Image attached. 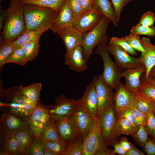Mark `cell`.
Returning a JSON list of instances; mask_svg holds the SVG:
<instances>
[{
    "mask_svg": "<svg viewBox=\"0 0 155 155\" xmlns=\"http://www.w3.org/2000/svg\"><path fill=\"white\" fill-rule=\"evenodd\" d=\"M24 4L18 0H11L9 6L4 10L5 22L2 32V41L12 42L26 31L24 17Z\"/></svg>",
    "mask_w": 155,
    "mask_h": 155,
    "instance_id": "obj_1",
    "label": "cell"
},
{
    "mask_svg": "<svg viewBox=\"0 0 155 155\" xmlns=\"http://www.w3.org/2000/svg\"><path fill=\"white\" fill-rule=\"evenodd\" d=\"M1 97L3 101L0 106L4 113L16 114L28 122L29 118L36 105L22 93L19 87L3 90Z\"/></svg>",
    "mask_w": 155,
    "mask_h": 155,
    "instance_id": "obj_2",
    "label": "cell"
},
{
    "mask_svg": "<svg viewBox=\"0 0 155 155\" xmlns=\"http://www.w3.org/2000/svg\"><path fill=\"white\" fill-rule=\"evenodd\" d=\"M24 4L26 30H48L59 12L49 7Z\"/></svg>",
    "mask_w": 155,
    "mask_h": 155,
    "instance_id": "obj_3",
    "label": "cell"
},
{
    "mask_svg": "<svg viewBox=\"0 0 155 155\" xmlns=\"http://www.w3.org/2000/svg\"><path fill=\"white\" fill-rule=\"evenodd\" d=\"M108 39L99 44L94 53L100 56L103 63V70L101 78L106 85L116 90L121 82L123 69L111 59L107 49Z\"/></svg>",
    "mask_w": 155,
    "mask_h": 155,
    "instance_id": "obj_4",
    "label": "cell"
},
{
    "mask_svg": "<svg viewBox=\"0 0 155 155\" xmlns=\"http://www.w3.org/2000/svg\"><path fill=\"white\" fill-rule=\"evenodd\" d=\"M110 20L103 16L99 23L90 31L83 33L81 44L84 59L87 62L94 47L108 39L106 33Z\"/></svg>",
    "mask_w": 155,
    "mask_h": 155,
    "instance_id": "obj_5",
    "label": "cell"
},
{
    "mask_svg": "<svg viewBox=\"0 0 155 155\" xmlns=\"http://www.w3.org/2000/svg\"><path fill=\"white\" fill-rule=\"evenodd\" d=\"M117 118L114 110L113 103L102 114L97 117V122L105 144L113 146L119 137L117 131Z\"/></svg>",
    "mask_w": 155,
    "mask_h": 155,
    "instance_id": "obj_6",
    "label": "cell"
},
{
    "mask_svg": "<svg viewBox=\"0 0 155 155\" xmlns=\"http://www.w3.org/2000/svg\"><path fill=\"white\" fill-rule=\"evenodd\" d=\"M54 102L55 104L46 106L50 117L55 121L69 118L78 106V100L68 98L63 94L56 98Z\"/></svg>",
    "mask_w": 155,
    "mask_h": 155,
    "instance_id": "obj_7",
    "label": "cell"
},
{
    "mask_svg": "<svg viewBox=\"0 0 155 155\" xmlns=\"http://www.w3.org/2000/svg\"><path fill=\"white\" fill-rule=\"evenodd\" d=\"M92 83L94 85L98 100V117L103 114L113 103L115 93L113 89L103 82L100 75L94 76Z\"/></svg>",
    "mask_w": 155,
    "mask_h": 155,
    "instance_id": "obj_8",
    "label": "cell"
},
{
    "mask_svg": "<svg viewBox=\"0 0 155 155\" xmlns=\"http://www.w3.org/2000/svg\"><path fill=\"white\" fill-rule=\"evenodd\" d=\"M81 146L83 155H95L98 150L107 146L98 123L97 117L88 133L83 138Z\"/></svg>",
    "mask_w": 155,
    "mask_h": 155,
    "instance_id": "obj_9",
    "label": "cell"
},
{
    "mask_svg": "<svg viewBox=\"0 0 155 155\" xmlns=\"http://www.w3.org/2000/svg\"><path fill=\"white\" fill-rule=\"evenodd\" d=\"M107 49L113 56L115 62L123 69L135 68L144 65L141 56H132L118 45L108 44Z\"/></svg>",
    "mask_w": 155,
    "mask_h": 155,
    "instance_id": "obj_10",
    "label": "cell"
},
{
    "mask_svg": "<svg viewBox=\"0 0 155 155\" xmlns=\"http://www.w3.org/2000/svg\"><path fill=\"white\" fill-rule=\"evenodd\" d=\"M0 131L7 135H15L17 133L30 129L29 123L16 114L4 113L0 119Z\"/></svg>",
    "mask_w": 155,
    "mask_h": 155,
    "instance_id": "obj_11",
    "label": "cell"
},
{
    "mask_svg": "<svg viewBox=\"0 0 155 155\" xmlns=\"http://www.w3.org/2000/svg\"><path fill=\"white\" fill-rule=\"evenodd\" d=\"M55 121L61 142L66 146L75 141L83 140L80 131L69 117Z\"/></svg>",
    "mask_w": 155,
    "mask_h": 155,
    "instance_id": "obj_12",
    "label": "cell"
},
{
    "mask_svg": "<svg viewBox=\"0 0 155 155\" xmlns=\"http://www.w3.org/2000/svg\"><path fill=\"white\" fill-rule=\"evenodd\" d=\"M50 117L46 106L38 102L28 119L30 129L35 138H39L41 132Z\"/></svg>",
    "mask_w": 155,
    "mask_h": 155,
    "instance_id": "obj_13",
    "label": "cell"
},
{
    "mask_svg": "<svg viewBox=\"0 0 155 155\" xmlns=\"http://www.w3.org/2000/svg\"><path fill=\"white\" fill-rule=\"evenodd\" d=\"M115 90L113 104L115 113L118 118L134 105L135 94L128 91L121 82Z\"/></svg>",
    "mask_w": 155,
    "mask_h": 155,
    "instance_id": "obj_14",
    "label": "cell"
},
{
    "mask_svg": "<svg viewBox=\"0 0 155 155\" xmlns=\"http://www.w3.org/2000/svg\"><path fill=\"white\" fill-rule=\"evenodd\" d=\"M98 100L94 85H87L83 95L78 100V107L95 118L97 117Z\"/></svg>",
    "mask_w": 155,
    "mask_h": 155,
    "instance_id": "obj_15",
    "label": "cell"
},
{
    "mask_svg": "<svg viewBox=\"0 0 155 155\" xmlns=\"http://www.w3.org/2000/svg\"><path fill=\"white\" fill-rule=\"evenodd\" d=\"M103 16L92 9L74 19L73 26L84 33L94 28L100 22Z\"/></svg>",
    "mask_w": 155,
    "mask_h": 155,
    "instance_id": "obj_16",
    "label": "cell"
},
{
    "mask_svg": "<svg viewBox=\"0 0 155 155\" xmlns=\"http://www.w3.org/2000/svg\"><path fill=\"white\" fill-rule=\"evenodd\" d=\"M146 69L144 65L137 68L125 69L122 73V77L125 80L124 86L129 92L137 94L139 91L142 85L140 77L142 73H145Z\"/></svg>",
    "mask_w": 155,
    "mask_h": 155,
    "instance_id": "obj_17",
    "label": "cell"
},
{
    "mask_svg": "<svg viewBox=\"0 0 155 155\" xmlns=\"http://www.w3.org/2000/svg\"><path fill=\"white\" fill-rule=\"evenodd\" d=\"M56 34H58L62 39L67 53L70 52L82 44L83 33L78 30L73 26L60 30Z\"/></svg>",
    "mask_w": 155,
    "mask_h": 155,
    "instance_id": "obj_18",
    "label": "cell"
},
{
    "mask_svg": "<svg viewBox=\"0 0 155 155\" xmlns=\"http://www.w3.org/2000/svg\"><path fill=\"white\" fill-rule=\"evenodd\" d=\"M65 60L66 65L74 71L80 72L87 69V62L84 57L81 44L76 46L70 52H66Z\"/></svg>",
    "mask_w": 155,
    "mask_h": 155,
    "instance_id": "obj_19",
    "label": "cell"
},
{
    "mask_svg": "<svg viewBox=\"0 0 155 155\" xmlns=\"http://www.w3.org/2000/svg\"><path fill=\"white\" fill-rule=\"evenodd\" d=\"M74 18L68 0H65L59 14L50 29L54 33L66 27L73 26Z\"/></svg>",
    "mask_w": 155,
    "mask_h": 155,
    "instance_id": "obj_20",
    "label": "cell"
},
{
    "mask_svg": "<svg viewBox=\"0 0 155 155\" xmlns=\"http://www.w3.org/2000/svg\"><path fill=\"white\" fill-rule=\"evenodd\" d=\"M69 118L80 131L83 139L92 127L96 118L90 116L77 107Z\"/></svg>",
    "mask_w": 155,
    "mask_h": 155,
    "instance_id": "obj_21",
    "label": "cell"
},
{
    "mask_svg": "<svg viewBox=\"0 0 155 155\" xmlns=\"http://www.w3.org/2000/svg\"><path fill=\"white\" fill-rule=\"evenodd\" d=\"M141 42L144 50L141 53V57L146 67L144 79L146 80L148 78L150 70L155 65V45L152 43L150 39L147 37L141 38Z\"/></svg>",
    "mask_w": 155,
    "mask_h": 155,
    "instance_id": "obj_22",
    "label": "cell"
},
{
    "mask_svg": "<svg viewBox=\"0 0 155 155\" xmlns=\"http://www.w3.org/2000/svg\"><path fill=\"white\" fill-rule=\"evenodd\" d=\"M1 144L0 155H21L19 144L15 135H7L0 131Z\"/></svg>",
    "mask_w": 155,
    "mask_h": 155,
    "instance_id": "obj_23",
    "label": "cell"
},
{
    "mask_svg": "<svg viewBox=\"0 0 155 155\" xmlns=\"http://www.w3.org/2000/svg\"><path fill=\"white\" fill-rule=\"evenodd\" d=\"M92 9L108 18L115 27L118 22L111 2L109 0H94Z\"/></svg>",
    "mask_w": 155,
    "mask_h": 155,
    "instance_id": "obj_24",
    "label": "cell"
},
{
    "mask_svg": "<svg viewBox=\"0 0 155 155\" xmlns=\"http://www.w3.org/2000/svg\"><path fill=\"white\" fill-rule=\"evenodd\" d=\"M15 135L19 144L21 155H27L34 137L32 131L30 129L19 132Z\"/></svg>",
    "mask_w": 155,
    "mask_h": 155,
    "instance_id": "obj_25",
    "label": "cell"
},
{
    "mask_svg": "<svg viewBox=\"0 0 155 155\" xmlns=\"http://www.w3.org/2000/svg\"><path fill=\"white\" fill-rule=\"evenodd\" d=\"M41 140L61 142L54 120L50 117L41 132L39 138Z\"/></svg>",
    "mask_w": 155,
    "mask_h": 155,
    "instance_id": "obj_26",
    "label": "cell"
},
{
    "mask_svg": "<svg viewBox=\"0 0 155 155\" xmlns=\"http://www.w3.org/2000/svg\"><path fill=\"white\" fill-rule=\"evenodd\" d=\"M42 87V84L38 82L26 87L20 86L19 87L22 93L31 101L36 105L40 101V93Z\"/></svg>",
    "mask_w": 155,
    "mask_h": 155,
    "instance_id": "obj_27",
    "label": "cell"
},
{
    "mask_svg": "<svg viewBox=\"0 0 155 155\" xmlns=\"http://www.w3.org/2000/svg\"><path fill=\"white\" fill-rule=\"evenodd\" d=\"M23 4L51 8L59 12L65 0H18Z\"/></svg>",
    "mask_w": 155,
    "mask_h": 155,
    "instance_id": "obj_28",
    "label": "cell"
},
{
    "mask_svg": "<svg viewBox=\"0 0 155 155\" xmlns=\"http://www.w3.org/2000/svg\"><path fill=\"white\" fill-rule=\"evenodd\" d=\"M46 31L26 30L21 36L12 42L16 47L20 46L28 42L40 40L42 34Z\"/></svg>",
    "mask_w": 155,
    "mask_h": 155,
    "instance_id": "obj_29",
    "label": "cell"
},
{
    "mask_svg": "<svg viewBox=\"0 0 155 155\" xmlns=\"http://www.w3.org/2000/svg\"><path fill=\"white\" fill-rule=\"evenodd\" d=\"M39 40L26 43L21 46L25 55L27 62L35 58L39 52Z\"/></svg>",
    "mask_w": 155,
    "mask_h": 155,
    "instance_id": "obj_30",
    "label": "cell"
},
{
    "mask_svg": "<svg viewBox=\"0 0 155 155\" xmlns=\"http://www.w3.org/2000/svg\"><path fill=\"white\" fill-rule=\"evenodd\" d=\"M14 63L24 66L27 63L24 52L21 46L16 47L5 59L4 64Z\"/></svg>",
    "mask_w": 155,
    "mask_h": 155,
    "instance_id": "obj_31",
    "label": "cell"
},
{
    "mask_svg": "<svg viewBox=\"0 0 155 155\" xmlns=\"http://www.w3.org/2000/svg\"><path fill=\"white\" fill-rule=\"evenodd\" d=\"M134 105L139 111L147 114L152 110L155 106L138 93L135 94Z\"/></svg>",
    "mask_w": 155,
    "mask_h": 155,
    "instance_id": "obj_32",
    "label": "cell"
},
{
    "mask_svg": "<svg viewBox=\"0 0 155 155\" xmlns=\"http://www.w3.org/2000/svg\"><path fill=\"white\" fill-rule=\"evenodd\" d=\"M136 128L127 119L119 117L117 118V131L119 136L122 134L131 135Z\"/></svg>",
    "mask_w": 155,
    "mask_h": 155,
    "instance_id": "obj_33",
    "label": "cell"
},
{
    "mask_svg": "<svg viewBox=\"0 0 155 155\" xmlns=\"http://www.w3.org/2000/svg\"><path fill=\"white\" fill-rule=\"evenodd\" d=\"M137 93L144 97L155 105V86L148 80H144Z\"/></svg>",
    "mask_w": 155,
    "mask_h": 155,
    "instance_id": "obj_34",
    "label": "cell"
},
{
    "mask_svg": "<svg viewBox=\"0 0 155 155\" xmlns=\"http://www.w3.org/2000/svg\"><path fill=\"white\" fill-rule=\"evenodd\" d=\"M16 48L13 42L1 41L0 46V69L4 65L7 57Z\"/></svg>",
    "mask_w": 155,
    "mask_h": 155,
    "instance_id": "obj_35",
    "label": "cell"
},
{
    "mask_svg": "<svg viewBox=\"0 0 155 155\" xmlns=\"http://www.w3.org/2000/svg\"><path fill=\"white\" fill-rule=\"evenodd\" d=\"M148 135L145 127L140 126L137 127L131 136L136 143L143 148L148 139Z\"/></svg>",
    "mask_w": 155,
    "mask_h": 155,
    "instance_id": "obj_36",
    "label": "cell"
},
{
    "mask_svg": "<svg viewBox=\"0 0 155 155\" xmlns=\"http://www.w3.org/2000/svg\"><path fill=\"white\" fill-rule=\"evenodd\" d=\"M108 44L119 46L125 51L132 56H135L138 55L136 51L132 48L123 37L120 38L113 37L110 39Z\"/></svg>",
    "mask_w": 155,
    "mask_h": 155,
    "instance_id": "obj_37",
    "label": "cell"
},
{
    "mask_svg": "<svg viewBox=\"0 0 155 155\" xmlns=\"http://www.w3.org/2000/svg\"><path fill=\"white\" fill-rule=\"evenodd\" d=\"M131 33L138 35H142L150 37L155 36V27L153 26H146L139 23L132 26L130 30Z\"/></svg>",
    "mask_w": 155,
    "mask_h": 155,
    "instance_id": "obj_38",
    "label": "cell"
},
{
    "mask_svg": "<svg viewBox=\"0 0 155 155\" xmlns=\"http://www.w3.org/2000/svg\"><path fill=\"white\" fill-rule=\"evenodd\" d=\"M123 37L135 51L140 52L141 53L144 51L139 35L131 33L128 35Z\"/></svg>",
    "mask_w": 155,
    "mask_h": 155,
    "instance_id": "obj_39",
    "label": "cell"
},
{
    "mask_svg": "<svg viewBox=\"0 0 155 155\" xmlns=\"http://www.w3.org/2000/svg\"><path fill=\"white\" fill-rule=\"evenodd\" d=\"M45 147L40 139L34 137L32 144L27 155H44Z\"/></svg>",
    "mask_w": 155,
    "mask_h": 155,
    "instance_id": "obj_40",
    "label": "cell"
},
{
    "mask_svg": "<svg viewBox=\"0 0 155 155\" xmlns=\"http://www.w3.org/2000/svg\"><path fill=\"white\" fill-rule=\"evenodd\" d=\"M42 141L46 148L53 151L57 155H64L66 146L62 143L55 141Z\"/></svg>",
    "mask_w": 155,
    "mask_h": 155,
    "instance_id": "obj_41",
    "label": "cell"
},
{
    "mask_svg": "<svg viewBox=\"0 0 155 155\" xmlns=\"http://www.w3.org/2000/svg\"><path fill=\"white\" fill-rule=\"evenodd\" d=\"M83 140H77L66 146L64 155H83L81 146Z\"/></svg>",
    "mask_w": 155,
    "mask_h": 155,
    "instance_id": "obj_42",
    "label": "cell"
},
{
    "mask_svg": "<svg viewBox=\"0 0 155 155\" xmlns=\"http://www.w3.org/2000/svg\"><path fill=\"white\" fill-rule=\"evenodd\" d=\"M135 0H111L116 16L119 22L120 16L124 8L129 2Z\"/></svg>",
    "mask_w": 155,
    "mask_h": 155,
    "instance_id": "obj_43",
    "label": "cell"
},
{
    "mask_svg": "<svg viewBox=\"0 0 155 155\" xmlns=\"http://www.w3.org/2000/svg\"><path fill=\"white\" fill-rule=\"evenodd\" d=\"M137 126H146L147 117V114L142 113L138 110L134 106L131 108Z\"/></svg>",
    "mask_w": 155,
    "mask_h": 155,
    "instance_id": "obj_44",
    "label": "cell"
},
{
    "mask_svg": "<svg viewBox=\"0 0 155 155\" xmlns=\"http://www.w3.org/2000/svg\"><path fill=\"white\" fill-rule=\"evenodd\" d=\"M155 22V15L152 11L149 10L144 13L141 17L139 22L146 26H153Z\"/></svg>",
    "mask_w": 155,
    "mask_h": 155,
    "instance_id": "obj_45",
    "label": "cell"
},
{
    "mask_svg": "<svg viewBox=\"0 0 155 155\" xmlns=\"http://www.w3.org/2000/svg\"><path fill=\"white\" fill-rule=\"evenodd\" d=\"M147 114V120L145 127L148 134L150 135L155 129V116L152 110Z\"/></svg>",
    "mask_w": 155,
    "mask_h": 155,
    "instance_id": "obj_46",
    "label": "cell"
},
{
    "mask_svg": "<svg viewBox=\"0 0 155 155\" xmlns=\"http://www.w3.org/2000/svg\"><path fill=\"white\" fill-rule=\"evenodd\" d=\"M74 18L83 13L79 0H68Z\"/></svg>",
    "mask_w": 155,
    "mask_h": 155,
    "instance_id": "obj_47",
    "label": "cell"
},
{
    "mask_svg": "<svg viewBox=\"0 0 155 155\" xmlns=\"http://www.w3.org/2000/svg\"><path fill=\"white\" fill-rule=\"evenodd\" d=\"M143 149L147 155H155V142L148 138Z\"/></svg>",
    "mask_w": 155,
    "mask_h": 155,
    "instance_id": "obj_48",
    "label": "cell"
},
{
    "mask_svg": "<svg viewBox=\"0 0 155 155\" xmlns=\"http://www.w3.org/2000/svg\"><path fill=\"white\" fill-rule=\"evenodd\" d=\"M83 13L92 9L94 0H79Z\"/></svg>",
    "mask_w": 155,
    "mask_h": 155,
    "instance_id": "obj_49",
    "label": "cell"
},
{
    "mask_svg": "<svg viewBox=\"0 0 155 155\" xmlns=\"http://www.w3.org/2000/svg\"><path fill=\"white\" fill-rule=\"evenodd\" d=\"M119 117L127 119L135 127H137V126L131 109L123 112L118 117Z\"/></svg>",
    "mask_w": 155,
    "mask_h": 155,
    "instance_id": "obj_50",
    "label": "cell"
},
{
    "mask_svg": "<svg viewBox=\"0 0 155 155\" xmlns=\"http://www.w3.org/2000/svg\"><path fill=\"white\" fill-rule=\"evenodd\" d=\"M113 146L114 149L112 153V155L117 153L120 155H127V152L125 151L120 145L118 141L115 143Z\"/></svg>",
    "mask_w": 155,
    "mask_h": 155,
    "instance_id": "obj_51",
    "label": "cell"
},
{
    "mask_svg": "<svg viewBox=\"0 0 155 155\" xmlns=\"http://www.w3.org/2000/svg\"><path fill=\"white\" fill-rule=\"evenodd\" d=\"M119 142L123 148L127 152L131 149L133 146L126 137L124 136L121 138Z\"/></svg>",
    "mask_w": 155,
    "mask_h": 155,
    "instance_id": "obj_52",
    "label": "cell"
},
{
    "mask_svg": "<svg viewBox=\"0 0 155 155\" xmlns=\"http://www.w3.org/2000/svg\"><path fill=\"white\" fill-rule=\"evenodd\" d=\"M144 153L133 146L131 149L127 152V155H145Z\"/></svg>",
    "mask_w": 155,
    "mask_h": 155,
    "instance_id": "obj_53",
    "label": "cell"
},
{
    "mask_svg": "<svg viewBox=\"0 0 155 155\" xmlns=\"http://www.w3.org/2000/svg\"><path fill=\"white\" fill-rule=\"evenodd\" d=\"M4 20H5V14L4 11H1L0 15V29L3 28V23Z\"/></svg>",
    "mask_w": 155,
    "mask_h": 155,
    "instance_id": "obj_54",
    "label": "cell"
},
{
    "mask_svg": "<svg viewBox=\"0 0 155 155\" xmlns=\"http://www.w3.org/2000/svg\"><path fill=\"white\" fill-rule=\"evenodd\" d=\"M44 155H57V154L53 151L45 147Z\"/></svg>",
    "mask_w": 155,
    "mask_h": 155,
    "instance_id": "obj_55",
    "label": "cell"
},
{
    "mask_svg": "<svg viewBox=\"0 0 155 155\" xmlns=\"http://www.w3.org/2000/svg\"><path fill=\"white\" fill-rule=\"evenodd\" d=\"M148 78H155V65L152 67L150 70Z\"/></svg>",
    "mask_w": 155,
    "mask_h": 155,
    "instance_id": "obj_56",
    "label": "cell"
},
{
    "mask_svg": "<svg viewBox=\"0 0 155 155\" xmlns=\"http://www.w3.org/2000/svg\"><path fill=\"white\" fill-rule=\"evenodd\" d=\"M152 137V139L155 142V129L152 132L150 135Z\"/></svg>",
    "mask_w": 155,
    "mask_h": 155,
    "instance_id": "obj_57",
    "label": "cell"
},
{
    "mask_svg": "<svg viewBox=\"0 0 155 155\" xmlns=\"http://www.w3.org/2000/svg\"><path fill=\"white\" fill-rule=\"evenodd\" d=\"M147 80H148L151 83L155 86V78H148Z\"/></svg>",
    "mask_w": 155,
    "mask_h": 155,
    "instance_id": "obj_58",
    "label": "cell"
},
{
    "mask_svg": "<svg viewBox=\"0 0 155 155\" xmlns=\"http://www.w3.org/2000/svg\"><path fill=\"white\" fill-rule=\"evenodd\" d=\"M155 116V106L154 107L153 110H152Z\"/></svg>",
    "mask_w": 155,
    "mask_h": 155,
    "instance_id": "obj_59",
    "label": "cell"
}]
</instances>
